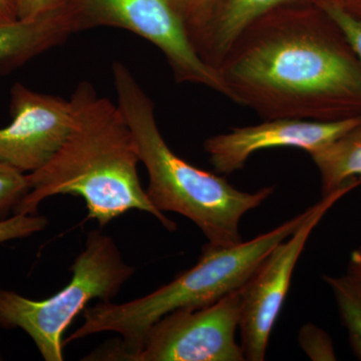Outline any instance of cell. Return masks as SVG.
<instances>
[{"instance_id":"11","label":"cell","mask_w":361,"mask_h":361,"mask_svg":"<svg viewBox=\"0 0 361 361\" xmlns=\"http://www.w3.org/2000/svg\"><path fill=\"white\" fill-rule=\"evenodd\" d=\"M75 33L65 2L32 20L0 23V73H8Z\"/></svg>"},{"instance_id":"15","label":"cell","mask_w":361,"mask_h":361,"mask_svg":"<svg viewBox=\"0 0 361 361\" xmlns=\"http://www.w3.org/2000/svg\"><path fill=\"white\" fill-rule=\"evenodd\" d=\"M170 2L184 23L197 51L205 37L220 0H170Z\"/></svg>"},{"instance_id":"22","label":"cell","mask_w":361,"mask_h":361,"mask_svg":"<svg viewBox=\"0 0 361 361\" xmlns=\"http://www.w3.org/2000/svg\"><path fill=\"white\" fill-rule=\"evenodd\" d=\"M18 20V11L13 0H0V23H11Z\"/></svg>"},{"instance_id":"8","label":"cell","mask_w":361,"mask_h":361,"mask_svg":"<svg viewBox=\"0 0 361 361\" xmlns=\"http://www.w3.org/2000/svg\"><path fill=\"white\" fill-rule=\"evenodd\" d=\"M241 288L210 305L178 310L147 331L133 361H244L237 343L241 319Z\"/></svg>"},{"instance_id":"3","label":"cell","mask_w":361,"mask_h":361,"mask_svg":"<svg viewBox=\"0 0 361 361\" xmlns=\"http://www.w3.org/2000/svg\"><path fill=\"white\" fill-rule=\"evenodd\" d=\"M111 75L116 104L129 123L140 160L148 172L149 200L161 213L180 214L192 221L210 245L227 247L243 242L242 218L267 200L275 187L248 193L233 187L224 177L183 160L164 140L153 101L130 68L122 61H114Z\"/></svg>"},{"instance_id":"19","label":"cell","mask_w":361,"mask_h":361,"mask_svg":"<svg viewBox=\"0 0 361 361\" xmlns=\"http://www.w3.org/2000/svg\"><path fill=\"white\" fill-rule=\"evenodd\" d=\"M317 4L336 23L361 65V20L331 2L322 1Z\"/></svg>"},{"instance_id":"24","label":"cell","mask_w":361,"mask_h":361,"mask_svg":"<svg viewBox=\"0 0 361 361\" xmlns=\"http://www.w3.org/2000/svg\"><path fill=\"white\" fill-rule=\"evenodd\" d=\"M2 360V358H1V355H0V360Z\"/></svg>"},{"instance_id":"5","label":"cell","mask_w":361,"mask_h":361,"mask_svg":"<svg viewBox=\"0 0 361 361\" xmlns=\"http://www.w3.org/2000/svg\"><path fill=\"white\" fill-rule=\"evenodd\" d=\"M71 270L70 283L44 300L0 289V326L23 329L47 361L65 360L63 336L73 319L90 301L115 298L135 272L123 261L114 239L101 230L89 232Z\"/></svg>"},{"instance_id":"23","label":"cell","mask_w":361,"mask_h":361,"mask_svg":"<svg viewBox=\"0 0 361 361\" xmlns=\"http://www.w3.org/2000/svg\"><path fill=\"white\" fill-rule=\"evenodd\" d=\"M14 1V4H16V0H13Z\"/></svg>"},{"instance_id":"20","label":"cell","mask_w":361,"mask_h":361,"mask_svg":"<svg viewBox=\"0 0 361 361\" xmlns=\"http://www.w3.org/2000/svg\"><path fill=\"white\" fill-rule=\"evenodd\" d=\"M65 0H16L18 20H32L63 6Z\"/></svg>"},{"instance_id":"6","label":"cell","mask_w":361,"mask_h":361,"mask_svg":"<svg viewBox=\"0 0 361 361\" xmlns=\"http://www.w3.org/2000/svg\"><path fill=\"white\" fill-rule=\"evenodd\" d=\"M75 32L123 28L149 40L165 56L179 84L202 85L227 97L218 71L197 52L170 0H65Z\"/></svg>"},{"instance_id":"12","label":"cell","mask_w":361,"mask_h":361,"mask_svg":"<svg viewBox=\"0 0 361 361\" xmlns=\"http://www.w3.org/2000/svg\"><path fill=\"white\" fill-rule=\"evenodd\" d=\"M300 1L302 0H220L197 51L208 65L216 68L251 23L274 9Z\"/></svg>"},{"instance_id":"7","label":"cell","mask_w":361,"mask_h":361,"mask_svg":"<svg viewBox=\"0 0 361 361\" xmlns=\"http://www.w3.org/2000/svg\"><path fill=\"white\" fill-rule=\"evenodd\" d=\"M360 184L361 178H355L332 193L322 196V200L311 206L310 214L302 224L270 251L242 287L239 329L245 360H265L271 334L311 233L337 202Z\"/></svg>"},{"instance_id":"21","label":"cell","mask_w":361,"mask_h":361,"mask_svg":"<svg viewBox=\"0 0 361 361\" xmlns=\"http://www.w3.org/2000/svg\"><path fill=\"white\" fill-rule=\"evenodd\" d=\"M348 274L361 286V247H358L351 252Z\"/></svg>"},{"instance_id":"17","label":"cell","mask_w":361,"mask_h":361,"mask_svg":"<svg viewBox=\"0 0 361 361\" xmlns=\"http://www.w3.org/2000/svg\"><path fill=\"white\" fill-rule=\"evenodd\" d=\"M298 343L305 355L313 361L337 360L331 336L315 324L303 325L299 330Z\"/></svg>"},{"instance_id":"10","label":"cell","mask_w":361,"mask_h":361,"mask_svg":"<svg viewBox=\"0 0 361 361\" xmlns=\"http://www.w3.org/2000/svg\"><path fill=\"white\" fill-rule=\"evenodd\" d=\"M360 123L361 115L331 122L266 120L258 125L232 128L229 132L208 137L204 142V151L218 174L230 175L242 170L249 158L262 149L294 148L311 154Z\"/></svg>"},{"instance_id":"1","label":"cell","mask_w":361,"mask_h":361,"mask_svg":"<svg viewBox=\"0 0 361 361\" xmlns=\"http://www.w3.org/2000/svg\"><path fill=\"white\" fill-rule=\"evenodd\" d=\"M282 6L237 37L216 70L227 99L263 121L361 115V65L324 11Z\"/></svg>"},{"instance_id":"13","label":"cell","mask_w":361,"mask_h":361,"mask_svg":"<svg viewBox=\"0 0 361 361\" xmlns=\"http://www.w3.org/2000/svg\"><path fill=\"white\" fill-rule=\"evenodd\" d=\"M310 156L319 172L322 196L361 178V123Z\"/></svg>"},{"instance_id":"18","label":"cell","mask_w":361,"mask_h":361,"mask_svg":"<svg viewBox=\"0 0 361 361\" xmlns=\"http://www.w3.org/2000/svg\"><path fill=\"white\" fill-rule=\"evenodd\" d=\"M47 225V218L39 214H13L11 217L0 221V243L11 240L27 238L33 234L44 231Z\"/></svg>"},{"instance_id":"2","label":"cell","mask_w":361,"mask_h":361,"mask_svg":"<svg viewBox=\"0 0 361 361\" xmlns=\"http://www.w3.org/2000/svg\"><path fill=\"white\" fill-rule=\"evenodd\" d=\"M75 123L49 163L27 174L30 191L13 214L35 215L45 199L73 195L84 199L87 219L108 224L130 210L151 214L169 231L177 224L149 200L140 182L137 142L118 104L82 82L71 97Z\"/></svg>"},{"instance_id":"9","label":"cell","mask_w":361,"mask_h":361,"mask_svg":"<svg viewBox=\"0 0 361 361\" xmlns=\"http://www.w3.org/2000/svg\"><path fill=\"white\" fill-rule=\"evenodd\" d=\"M9 106L13 120L0 128V163L30 174L49 163L68 139L75 109L71 99L20 82L11 87Z\"/></svg>"},{"instance_id":"16","label":"cell","mask_w":361,"mask_h":361,"mask_svg":"<svg viewBox=\"0 0 361 361\" xmlns=\"http://www.w3.org/2000/svg\"><path fill=\"white\" fill-rule=\"evenodd\" d=\"M30 191L27 174L18 169L0 163V221L14 213Z\"/></svg>"},{"instance_id":"14","label":"cell","mask_w":361,"mask_h":361,"mask_svg":"<svg viewBox=\"0 0 361 361\" xmlns=\"http://www.w3.org/2000/svg\"><path fill=\"white\" fill-rule=\"evenodd\" d=\"M323 280L334 292L341 322L348 330L351 350L361 360V286L348 274L323 275Z\"/></svg>"},{"instance_id":"4","label":"cell","mask_w":361,"mask_h":361,"mask_svg":"<svg viewBox=\"0 0 361 361\" xmlns=\"http://www.w3.org/2000/svg\"><path fill=\"white\" fill-rule=\"evenodd\" d=\"M310 211L311 207L250 241L227 247L207 244L193 267L148 295L121 304L101 301L85 308L82 326L63 343L101 332H116L122 336V342L104 353H97L94 360H129L141 348L149 327L164 316L178 310L210 305L243 287L270 251L288 238Z\"/></svg>"}]
</instances>
